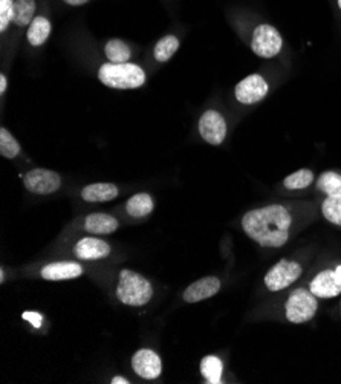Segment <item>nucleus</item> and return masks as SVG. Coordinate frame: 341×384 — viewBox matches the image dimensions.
<instances>
[{
    "mask_svg": "<svg viewBox=\"0 0 341 384\" xmlns=\"http://www.w3.org/2000/svg\"><path fill=\"white\" fill-rule=\"evenodd\" d=\"M292 216L283 205H268L248 212L242 217L246 236L265 248H280L289 239Z\"/></svg>",
    "mask_w": 341,
    "mask_h": 384,
    "instance_id": "1",
    "label": "nucleus"
},
{
    "mask_svg": "<svg viewBox=\"0 0 341 384\" xmlns=\"http://www.w3.org/2000/svg\"><path fill=\"white\" fill-rule=\"evenodd\" d=\"M98 80L106 88L128 90L138 89L145 85L147 74L145 71L136 65V63H103L98 68Z\"/></svg>",
    "mask_w": 341,
    "mask_h": 384,
    "instance_id": "2",
    "label": "nucleus"
},
{
    "mask_svg": "<svg viewBox=\"0 0 341 384\" xmlns=\"http://www.w3.org/2000/svg\"><path fill=\"white\" fill-rule=\"evenodd\" d=\"M115 294L123 305L140 308L152 300L153 287L141 274L124 268L119 271Z\"/></svg>",
    "mask_w": 341,
    "mask_h": 384,
    "instance_id": "3",
    "label": "nucleus"
},
{
    "mask_svg": "<svg viewBox=\"0 0 341 384\" xmlns=\"http://www.w3.org/2000/svg\"><path fill=\"white\" fill-rule=\"evenodd\" d=\"M318 309V301L317 296L312 294L311 289L299 288L292 291L287 305H285V313H287V318L291 323H306L309 320L316 316Z\"/></svg>",
    "mask_w": 341,
    "mask_h": 384,
    "instance_id": "4",
    "label": "nucleus"
},
{
    "mask_svg": "<svg viewBox=\"0 0 341 384\" xmlns=\"http://www.w3.org/2000/svg\"><path fill=\"white\" fill-rule=\"evenodd\" d=\"M250 47L257 57L274 59L283 48V39L273 25L261 23L251 32Z\"/></svg>",
    "mask_w": 341,
    "mask_h": 384,
    "instance_id": "5",
    "label": "nucleus"
},
{
    "mask_svg": "<svg viewBox=\"0 0 341 384\" xmlns=\"http://www.w3.org/2000/svg\"><path fill=\"white\" fill-rule=\"evenodd\" d=\"M303 272L301 265L299 262L282 259L279 263L266 272L265 285L273 292H279L282 289H287L296 282Z\"/></svg>",
    "mask_w": 341,
    "mask_h": 384,
    "instance_id": "6",
    "label": "nucleus"
},
{
    "mask_svg": "<svg viewBox=\"0 0 341 384\" xmlns=\"http://www.w3.org/2000/svg\"><path fill=\"white\" fill-rule=\"evenodd\" d=\"M198 131L201 138L210 145H220L227 138L228 124L222 114L215 109H208L199 118Z\"/></svg>",
    "mask_w": 341,
    "mask_h": 384,
    "instance_id": "7",
    "label": "nucleus"
},
{
    "mask_svg": "<svg viewBox=\"0 0 341 384\" xmlns=\"http://www.w3.org/2000/svg\"><path fill=\"white\" fill-rule=\"evenodd\" d=\"M23 184L34 195H52L61 187V176L49 169H32L23 176Z\"/></svg>",
    "mask_w": 341,
    "mask_h": 384,
    "instance_id": "8",
    "label": "nucleus"
},
{
    "mask_svg": "<svg viewBox=\"0 0 341 384\" xmlns=\"http://www.w3.org/2000/svg\"><path fill=\"white\" fill-rule=\"evenodd\" d=\"M270 86L266 80L259 74H251L239 81L234 88V97L241 104L253 106L261 103L268 95Z\"/></svg>",
    "mask_w": 341,
    "mask_h": 384,
    "instance_id": "9",
    "label": "nucleus"
},
{
    "mask_svg": "<svg viewBox=\"0 0 341 384\" xmlns=\"http://www.w3.org/2000/svg\"><path fill=\"white\" fill-rule=\"evenodd\" d=\"M52 32V20L48 0H43L39 13L34 17L31 25L26 30V42L32 48H42L49 40Z\"/></svg>",
    "mask_w": 341,
    "mask_h": 384,
    "instance_id": "10",
    "label": "nucleus"
},
{
    "mask_svg": "<svg viewBox=\"0 0 341 384\" xmlns=\"http://www.w3.org/2000/svg\"><path fill=\"white\" fill-rule=\"evenodd\" d=\"M132 369L144 380H156L162 372L161 356L152 349H140L132 356Z\"/></svg>",
    "mask_w": 341,
    "mask_h": 384,
    "instance_id": "11",
    "label": "nucleus"
},
{
    "mask_svg": "<svg viewBox=\"0 0 341 384\" xmlns=\"http://www.w3.org/2000/svg\"><path fill=\"white\" fill-rule=\"evenodd\" d=\"M309 289L320 299H334L341 292V274L334 270H325L312 279Z\"/></svg>",
    "mask_w": 341,
    "mask_h": 384,
    "instance_id": "12",
    "label": "nucleus"
},
{
    "mask_svg": "<svg viewBox=\"0 0 341 384\" xmlns=\"http://www.w3.org/2000/svg\"><path fill=\"white\" fill-rule=\"evenodd\" d=\"M220 291V280L215 276H208V277H202L196 282L190 283L187 289L184 291L182 299L187 304H198V301L211 299L216 296Z\"/></svg>",
    "mask_w": 341,
    "mask_h": 384,
    "instance_id": "13",
    "label": "nucleus"
},
{
    "mask_svg": "<svg viewBox=\"0 0 341 384\" xmlns=\"http://www.w3.org/2000/svg\"><path fill=\"white\" fill-rule=\"evenodd\" d=\"M112 251L110 245L104 241L98 239V237H83L73 248L77 259L80 260H100L106 259L107 256Z\"/></svg>",
    "mask_w": 341,
    "mask_h": 384,
    "instance_id": "14",
    "label": "nucleus"
},
{
    "mask_svg": "<svg viewBox=\"0 0 341 384\" xmlns=\"http://www.w3.org/2000/svg\"><path fill=\"white\" fill-rule=\"evenodd\" d=\"M83 272H85V270L77 262H52L44 265L40 271L42 277L49 282L77 279Z\"/></svg>",
    "mask_w": 341,
    "mask_h": 384,
    "instance_id": "15",
    "label": "nucleus"
},
{
    "mask_svg": "<svg viewBox=\"0 0 341 384\" xmlns=\"http://www.w3.org/2000/svg\"><path fill=\"white\" fill-rule=\"evenodd\" d=\"M37 13H39V0H16V13L11 30L17 32L26 31Z\"/></svg>",
    "mask_w": 341,
    "mask_h": 384,
    "instance_id": "16",
    "label": "nucleus"
},
{
    "mask_svg": "<svg viewBox=\"0 0 341 384\" xmlns=\"http://www.w3.org/2000/svg\"><path fill=\"white\" fill-rule=\"evenodd\" d=\"M119 195L118 186L112 182H94L81 190V198L86 203H109Z\"/></svg>",
    "mask_w": 341,
    "mask_h": 384,
    "instance_id": "17",
    "label": "nucleus"
},
{
    "mask_svg": "<svg viewBox=\"0 0 341 384\" xmlns=\"http://www.w3.org/2000/svg\"><path fill=\"white\" fill-rule=\"evenodd\" d=\"M118 225L116 219L107 213H90L85 219V230L90 234H112Z\"/></svg>",
    "mask_w": 341,
    "mask_h": 384,
    "instance_id": "18",
    "label": "nucleus"
},
{
    "mask_svg": "<svg viewBox=\"0 0 341 384\" xmlns=\"http://www.w3.org/2000/svg\"><path fill=\"white\" fill-rule=\"evenodd\" d=\"M104 57L110 63H128L132 60V47L123 39H109L104 43Z\"/></svg>",
    "mask_w": 341,
    "mask_h": 384,
    "instance_id": "19",
    "label": "nucleus"
},
{
    "mask_svg": "<svg viewBox=\"0 0 341 384\" xmlns=\"http://www.w3.org/2000/svg\"><path fill=\"white\" fill-rule=\"evenodd\" d=\"M181 48V39L174 34H165L155 43L153 59L156 63H167Z\"/></svg>",
    "mask_w": 341,
    "mask_h": 384,
    "instance_id": "20",
    "label": "nucleus"
},
{
    "mask_svg": "<svg viewBox=\"0 0 341 384\" xmlns=\"http://www.w3.org/2000/svg\"><path fill=\"white\" fill-rule=\"evenodd\" d=\"M155 208L153 198L149 193H136L126 203V212L128 216L141 219L149 216Z\"/></svg>",
    "mask_w": 341,
    "mask_h": 384,
    "instance_id": "21",
    "label": "nucleus"
},
{
    "mask_svg": "<svg viewBox=\"0 0 341 384\" xmlns=\"http://www.w3.org/2000/svg\"><path fill=\"white\" fill-rule=\"evenodd\" d=\"M222 361L217 359L216 355H207L202 359L201 361V373L202 377L207 380V383L216 384L220 383V378H222Z\"/></svg>",
    "mask_w": 341,
    "mask_h": 384,
    "instance_id": "22",
    "label": "nucleus"
},
{
    "mask_svg": "<svg viewBox=\"0 0 341 384\" xmlns=\"http://www.w3.org/2000/svg\"><path fill=\"white\" fill-rule=\"evenodd\" d=\"M22 153V145L6 127L0 129V155L6 160H16Z\"/></svg>",
    "mask_w": 341,
    "mask_h": 384,
    "instance_id": "23",
    "label": "nucleus"
},
{
    "mask_svg": "<svg viewBox=\"0 0 341 384\" xmlns=\"http://www.w3.org/2000/svg\"><path fill=\"white\" fill-rule=\"evenodd\" d=\"M317 187L326 196H341V175L335 172H325L318 178Z\"/></svg>",
    "mask_w": 341,
    "mask_h": 384,
    "instance_id": "24",
    "label": "nucleus"
},
{
    "mask_svg": "<svg viewBox=\"0 0 341 384\" xmlns=\"http://www.w3.org/2000/svg\"><path fill=\"white\" fill-rule=\"evenodd\" d=\"M312 181H314V173H312V170L301 169L285 178L283 186L288 190H303L309 187L312 184Z\"/></svg>",
    "mask_w": 341,
    "mask_h": 384,
    "instance_id": "25",
    "label": "nucleus"
},
{
    "mask_svg": "<svg viewBox=\"0 0 341 384\" xmlns=\"http://www.w3.org/2000/svg\"><path fill=\"white\" fill-rule=\"evenodd\" d=\"M321 213L328 219V222L341 225V196H328L321 205Z\"/></svg>",
    "mask_w": 341,
    "mask_h": 384,
    "instance_id": "26",
    "label": "nucleus"
},
{
    "mask_svg": "<svg viewBox=\"0 0 341 384\" xmlns=\"http://www.w3.org/2000/svg\"><path fill=\"white\" fill-rule=\"evenodd\" d=\"M16 0H0V34L5 35L14 20Z\"/></svg>",
    "mask_w": 341,
    "mask_h": 384,
    "instance_id": "27",
    "label": "nucleus"
},
{
    "mask_svg": "<svg viewBox=\"0 0 341 384\" xmlns=\"http://www.w3.org/2000/svg\"><path fill=\"white\" fill-rule=\"evenodd\" d=\"M90 2V0H61V4H64L66 6H72V8H78V6H85Z\"/></svg>",
    "mask_w": 341,
    "mask_h": 384,
    "instance_id": "28",
    "label": "nucleus"
},
{
    "mask_svg": "<svg viewBox=\"0 0 341 384\" xmlns=\"http://www.w3.org/2000/svg\"><path fill=\"white\" fill-rule=\"evenodd\" d=\"M6 89H8V78L2 72V74H0V95L4 97L5 92H6Z\"/></svg>",
    "mask_w": 341,
    "mask_h": 384,
    "instance_id": "29",
    "label": "nucleus"
},
{
    "mask_svg": "<svg viewBox=\"0 0 341 384\" xmlns=\"http://www.w3.org/2000/svg\"><path fill=\"white\" fill-rule=\"evenodd\" d=\"M110 383H112V384H128L131 381L123 378V377H115V378H112V381H110Z\"/></svg>",
    "mask_w": 341,
    "mask_h": 384,
    "instance_id": "30",
    "label": "nucleus"
},
{
    "mask_svg": "<svg viewBox=\"0 0 341 384\" xmlns=\"http://www.w3.org/2000/svg\"><path fill=\"white\" fill-rule=\"evenodd\" d=\"M5 282V272H4V268L0 270V283Z\"/></svg>",
    "mask_w": 341,
    "mask_h": 384,
    "instance_id": "31",
    "label": "nucleus"
},
{
    "mask_svg": "<svg viewBox=\"0 0 341 384\" xmlns=\"http://www.w3.org/2000/svg\"><path fill=\"white\" fill-rule=\"evenodd\" d=\"M337 5H338V8H340V11H341V0H337Z\"/></svg>",
    "mask_w": 341,
    "mask_h": 384,
    "instance_id": "32",
    "label": "nucleus"
}]
</instances>
